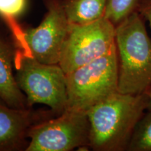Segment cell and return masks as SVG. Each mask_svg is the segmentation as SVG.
Returning a JSON list of instances; mask_svg holds the SVG:
<instances>
[{"label": "cell", "instance_id": "cell-13", "mask_svg": "<svg viewBox=\"0 0 151 151\" xmlns=\"http://www.w3.org/2000/svg\"><path fill=\"white\" fill-rule=\"evenodd\" d=\"M27 2V0H0V17L9 29L18 25L16 18L25 10Z\"/></svg>", "mask_w": 151, "mask_h": 151}, {"label": "cell", "instance_id": "cell-9", "mask_svg": "<svg viewBox=\"0 0 151 151\" xmlns=\"http://www.w3.org/2000/svg\"><path fill=\"white\" fill-rule=\"evenodd\" d=\"M36 122L31 111L12 108L0 98V151L25 150L27 132Z\"/></svg>", "mask_w": 151, "mask_h": 151}, {"label": "cell", "instance_id": "cell-1", "mask_svg": "<svg viewBox=\"0 0 151 151\" xmlns=\"http://www.w3.org/2000/svg\"><path fill=\"white\" fill-rule=\"evenodd\" d=\"M147 102L146 92L131 94L118 91L87 111L89 148L95 151L127 150Z\"/></svg>", "mask_w": 151, "mask_h": 151}, {"label": "cell", "instance_id": "cell-6", "mask_svg": "<svg viewBox=\"0 0 151 151\" xmlns=\"http://www.w3.org/2000/svg\"><path fill=\"white\" fill-rule=\"evenodd\" d=\"M116 26L106 17L83 24H69L59 65L65 73L104 55L116 46Z\"/></svg>", "mask_w": 151, "mask_h": 151}, {"label": "cell", "instance_id": "cell-7", "mask_svg": "<svg viewBox=\"0 0 151 151\" xmlns=\"http://www.w3.org/2000/svg\"><path fill=\"white\" fill-rule=\"evenodd\" d=\"M90 122L86 111L67 109L58 118L33 124L26 151H69L89 148Z\"/></svg>", "mask_w": 151, "mask_h": 151}, {"label": "cell", "instance_id": "cell-11", "mask_svg": "<svg viewBox=\"0 0 151 151\" xmlns=\"http://www.w3.org/2000/svg\"><path fill=\"white\" fill-rule=\"evenodd\" d=\"M128 151H151V111L141 117L131 138Z\"/></svg>", "mask_w": 151, "mask_h": 151}, {"label": "cell", "instance_id": "cell-4", "mask_svg": "<svg viewBox=\"0 0 151 151\" xmlns=\"http://www.w3.org/2000/svg\"><path fill=\"white\" fill-rule=\"evenodd\" d=\"M66 80L67 109L87 112L116 93L118 91L116 47L94 61L66 73Z\"/></svg>", "mask_w": 151, "mask_h": 151}, {"label": "cell", "instance_id": "cell-5", "mask_svg": "<svg viewBox=\"0 0 151 151\" xmlns=\"http://www.w3.org/2000/svg\"><path fill=\"white\" fill-rule=\"evenodd\" d=\"M43 1L46 13L39 26L27 29H21L18 26L11 32L17 48L42 63L58 65L69 22L62 0Z\"/></svg>", "mask_w": 151, "mask_h": 151}, {"label": "cell", "instance_id": "cell-14", "mask_svg": "<svg viewBox=\"0 0 151 151\" xmlns=\"http://www.w3.org/2000/svg\"><path fill=\"white\" fill-rule=\"evenodd\" d=\"M137 11L149 22L151 28V0H139Z\"/></svg>", "mask_w": 151, "mask_h": 151}, {"label": "cell", "instance_id": "cell-12", "mask_svg": "<svg viewBox=\"0 0 151 151\" xmlns=\"http://www.w3.org/2000/svg\"><path fill=\"white\" fill-rule=\"evenodd\" d=\"M139 0H106L105 16L115 26L137 11Z\"/></svg>", "mask_w": 151, "mask_h": 151}, {"label": "cell", "instance_id": "cell-10", "mask_svg": "<svg viewBox=\"0 0 151 151\" xmlns=\"http://www.w3.org/2000/svg\"><path fill=\"white\" fill-rule=\"evenodd\" d=\"M69 24H83L105 16L106 0H62Z\"/></svg>", "mask_w": 151, "mask_h": 151}, {"label": "cell", "instance_id": "cell-15", "mask_svg": "<svg viewBox=\"0 0 151 151\" xmlns=\"http://www.w3.org/2000/svg\"><path fill=\"white\" fill-rule=\"evenodd\" d=\"M146 93L147 95V99H148L146 110L151 111V86L148 88V90L146 92Z\"/></svg>", "mask_w": 151, "mask_h": 151}, {"label": "cell", "instance_id": "cell-3", "mask_svg": "<svg viewBox=\"0 0 151 151\" xmlns=\"http://www.w3.org/2000/svg\"><path fill=\"white\" fill-rule=\"evenodd\" d=\"M14 69L17 84L25 94L28 106L41 104L58 114L65 112L67 105V80L59 65L42 63L17 48Z\"/></svg>", "mask_w": 151, "mask_h": 151}, {"label": "cell", "instance_id": "cell-2", "mask_svg": "<svg viewBox=\"0 0 151 151\" xmlns=\"http://www.w3.org/2000/svg\"><path fill=\"white\" fill-rule=\"evenodd\" d=\"M118 91L145 93L151 86V40L142 16L134 11L116 26Z\"/></svg>", "mask_w": 151, "mask_h": 151}, {"label": "cell", "instance_id": "cell-8", "mask_svg": "<svg viewBox=\"0 0 151 151\" xmlns=\"http://www.w3.org/2000/svg\"><path fill=\"white\" fill-rule=\"evenodd\" d=\"M7 31L0 24V98L12 108L27 109V98L19 88L14 71L17 46Z\"/></svg>", "mask_w": 151, "mask_h": 151}]
</instances>
